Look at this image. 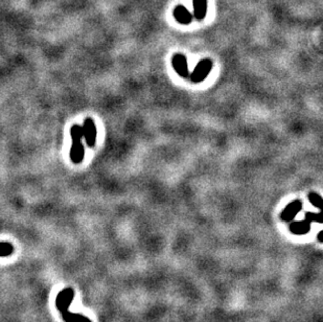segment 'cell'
<instances>
[{
	"mask_svg": "<svg viewBox=\"0 0 323 322\" xmlns=\"http://www.w3.org/2000/svg\"><path fill=\"white\" fill-rule=\"evenodd\" d=\"M70 136L72 139V145L70 148V159L73 164L77 165L80 164L84 159L85 151L84 146L82 143L83 139V132H82V126L79 125H73L70 129Z\"/></svg>",
	"mask_w": 323,
	"mask_h": 322,
	"instance_id": "cell-2",
	"label": "cell"
},
{
	"mask_svg": "<svg viewBox=\"0 0 323 322\" xmlns=\"http://www.w3.org/2000/svg\"><path fill=\"white\" fill-rule=\"evenodd\" d=\"M302 209V201L301 200H295L288 204L284 211L281 212V219L285 222L292 221Z\"/></svg>",
	"mask_w": 323,
	"mask_h": 322,
	"instance_id": "cell-5",
	"label": "cell"
},
{
	"mask_svg": "<svg viewBox=\"0 0 323 322\" xmlns=\"http://www.w3.org/2000/svg\"><path fill=\"white\" fill-rule=\"evenodd\" d=\"M14 253V246L10 242H0V257H7Z\"/></svg>",
	"mask_w": 323,
	"mask_h": 322,
	"instance_id": "cell-10",
	"label": "cell"
},
{
	"mask_svg": "<svg viewBox=\"0 0 323 322\" xmlns=\"http://www.w3.org/2000/svg\"><path fill=\"white\" fill-rule=\"evenodd\" d=\"M212 69V62L209 59H204L198 63L192 74L190 75L194 83H201L208 76Z\"/></svg>",
	"mask_w": 323,
	"mask_h": 322,
	"instance_id": "cell-3",
	"label": "cell"
},
{
	"mask_svg": "<svg viewBox=\"0 0 323 322\" xmlns=\"http://www.w3.org/2000/svg\"><path fill=\"white\" fill-rule=\"evenodd\" d=\"M82 132H83V138L86 142V145L89 148L94 147L96 142V127L94 122L91 118H86L83 126H82Z\"/></svg>",
	"mask_w": 323,
	"mask_h": 322,
	"instance_id": "cell-4",
	"label": "cell"
},
{
	"mask_svg": "<svg viewBox=\"0 0 323 322\" xmlns=\"http://www.w3.org/2000/svg\"><path fill=\"white\" fill-rule=\"evenodd\" d=\"M309 200H310V202H311L312 205H314L315 207H317V208H319L320 210H322V203H323V200H322V197H321L319 194L314 193V192L310 193V195H309Z\"/></svg>",
	"mask_w": 323,
	"mask_h": 322,
	"instance_id": "cell-11",
	"label": "cell"
},
{
	"mask_svg": "<svg viewBox=\"0 0 323 322\" xmlns=\"http://www.w3.org/2000/svg\"><path fill=\"white\" fill-rule=\"evenodd\" d=\"M318 238H319V242H320V243H322V242H323V240H322V231H320V232H319V234H318Z\"/></svg>",
	"mask_w": 323,
	"mask_h": 322,
	"instance_id": "cell-13",
	"label": "cell"
},
{
	"mask_svg": "<svg viewBox=\"0 0 323 322\" xmlns=\"http://www.w3.org/2000/svg\"><path fill=\"white\" fill-rule=\"evenodd\" d=\"M311 230V222L308 220H302L298 222H294L290 225V231L296 235L307 234Z\"/></svg>",
	"mask_w": 323,
	"mask_h": 322,
	"instance_id": "cell-8",
	"label": "cell"
},
{
	"mask_svg": "<svg viewBox=\"0 0 323 322\" xmlns=\"http://www.w3.org/2000/svg\"><path fill=\"white\" fill-rule=\"evenodd\" d=\"M174 17L179 23L182 24H188L193 20V15L183 6H178L174 10Z\"/></svg>",
	"mask_w": 323,
	"mask_h": 322,
	"instance_id": "cell-7",
	"label": "cell"
},
{
	"mask_svg": "<svg viewBox=\"0 0 323 322\" xmlns=\"http://www.w3.org/2000/svg\"><path fill=\"white\" fill-rule=\"evenodd\" d=\"M306 220H308L309 222L322 223V216H321V213L307 212V213H306Z\"/></svg>",
	"mask_w": 323,
	"mask_h": 322,
	"instance_id": "cell-12",
	"label": "cell"
},
{
	"mask_svg": "<svg viewBox=\"0 0 323 322\" xmlns=\"http://www.w3.org/2000/svg\"><path fill=\"white\" fill-rule=\"evenodd\" d=\"M172 64L175 69V71L182 77H187L190 76V71H188V66H187V60L183 55L177 53L172 59Z\"/></svg>",
	"mask_w": 323,
	"mask_h": 322,
	"instance_id": "cell-6",
	"label": "cell"
},
{
	"mask_svg": "<svg viewBox=\"0 0 323 322\" xmlns=\"http://www.w3.org/2000/svg\"><path fill=\"white\" fill-rule=\"evenodd\" d=\"M73 298H74V290L71 288L63 289L57 296L56 306L64 322H92L88 317L84 315L71 313L68 311V308L70 304L72 303Z\"/></svg>",
	"mask_w": 323,
	"mask_h": 322,
	"instance_id": "cell-1",
	"label": "cell"
},
{
	"mask_svg": "<svg viewBox=\"0 0 323 322\" xmlns=\"http://www.w3.org/2000/svg\"><path fill=\"white\" fill-rule=\"evenodd\" d=\"M207 13V0H194V14L198 20H202Z\"/></svg>",
	"mask_w": 323,
	"mask_h": 322,
	"instance_id": "cell-9",
	"label": "cell"
}]
</instances>
